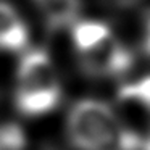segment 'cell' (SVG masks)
I'll list each match as a JSON object with an SVG mask.
<instances>
[{
  "label": "cell",
  "instance_id": "cell-1",
  "mask_svg": "<svg viewBox=\"0 0 150 150\" xmlns=\"http://www.w3.org/2000/svg\"><path fill=\"white\" fill-rule=\"evenodd\" d=\"M62 86L55 65L44 50H29L18 65L15 107L24 116H42L58 107Z\"/></svg>",
  "mask_w": 150,
  "mask_h": 150
},
{
  "label": "cell",
  "instance_id": "cell-2",
  "mask_svg": "<svg viewBox=\"0 0 150 150\" xmlns=\"http://www.w3.org/2000/svg\"><path fill=\"white\" fill-rule=\"evenodd\" d=\"M69 142L78 150H121L124 126L118 113L105 102L81 98L66 121Z\"/></svg>",
  "mask_w": 150,
  "mask_h": 150
},
{
  "label": "cell",
  "instance_id": "cell-3",
  "mask_svg": "<svg viewBox=\"0 0 150 150\" xmlns=\"http://www.w3.org/2000/svg\"><path fill=\"white\" fill-rule=\"evenodd\" d=\"M82 71L95 78H118L132 68L134 55L113 33L89 52L78 53Z\"/></svg>",
  "mask_w": 150,
  "mask_h": 150
},
{
  "label": "cell",
  "instance_id": "cell-4",
  "mask_svg": "<svg viewBox=\"0 0 150 150\" xmlns=\"http://www.w3.org/2000/svg\"><path fill=\"white\" fill-rule=\"evenodd\" d=\"M28 26L15 7L0 0V50L20 52L28 47Z\"/></svg>",
  "mask_w": 150,
  "mask_h": 150
},
{
  "label": "cell",
  "instance_id": "cell-5",
  "mask_svg": "<svg viewBox=\"0 0 150 150\" xmlns=\"http://www.w3.org/2000/svg\"><path fill=\"white\" fill-rule=\"evenodd\" d=\"M42 20L52 31L73 28L81 10V0H33Z\"/></svg>",
  "mask_w": 150,
  "mask_h": 150
},
{
  "label": "cell",
  "instance_id": "cell-6",
  "mask_svg": "<svg viewBox=\"0 0 150 150\" xmlns=\"http://www.w3.org/2000/svg\"><path fill=\"white\" fill-rule=\"evenodd\" d=\"M111 34V29L102 21H79L73 24V44L78 53L89 52Z\"/></svg>",
  "mask_w": 150,
  "mask_h": 150
},
{
  "label": "cell",
  "instance_id": "cell-7",
  "mask_svg": "<svg viewBox=\"0 0 150 150\" xmlns=\"http://www.w3.org/2000/svg\"><path fill=\"white\" fill-rule=\"evenodd\" d=\"M26 136L18 124H0V150H24Z\"/></svg>",
  "mask_w": 150,
  "mask_h": 150
},
{
  "label": "cell",
  "instance_id": "cell-8",
  "mask_svg": "<svg viewBox=\"0 0 150 150\" xmlns=\"http://www.w3.org/2000/svg\"><path fill=\"white\" fill-rule=\"evenodd\" d=\"M131 86H132L134 91L144 98V102H145L150 108V76H145V78L139 79L137 82H132Z\"/></svg>",
  "mask_w": 150,
  "mask_h": 150
},
{
  "label": "cell",
  "instance_id": "cell-9",
  "mask_svg": "<svg viewBox=\"0 0 150 150\" xmlns=\"http://www.w3.org/2000/svg\"><path fill=\"white\" fill-rule=\"evenodd\" d=\"M144 50H145L147 55H150V18L147 20L145 33H144Z\"/></svg>",
  "mask_w": 150,
  "mask_h": 150
},
{
  "label": "cell",
  "instance_id": "cell-10",
  "mask_svg": "<svg viewBox=\"0 0 150 150\" xmlns=\"http://www.w3.org/2000/svg\"><path fill=\"white\" fill-rule=\"evenodd\" d=\"M110 2L115 5H118V7H129V5L137 4L139 0H110Z\"/></svg>",
  "mask_w": 150,
  "mask_h": 150
}]
</instances>
